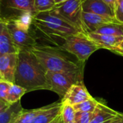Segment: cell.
<instances>
[{"mask_svg":"<svg viewBox=\"0 0 123 123\" xmlns=\"http://www.w3.org/2000/svg\"><path fill=\"white\" fill-rule=\"evenodd\" d=\"M17 55L14 84L25 89L27 92L49 90L47 71L35 55L30 50H19Z\"/></svg>","mask_w":123,"mask_h":123,"instance_id":"obj_1","label":"cell"},{"mask_svg":"<svg viewBox=\"0 0 123 123\" xmlns=\"http://www.w3.org/2000/svg\"><path fill=\"white\" fill-rule=\"evenodd\" d=\"M30 51L46 71L84 74V63L73 61L60 48L37 44Z\"/></svg>","mask_w":123,"mask_h":123,"instance_id":"obj_2","label":"cell"},{"mask_svg":"<svg viewBox=\"0 0 123 123\" xmlns=\"http://www.w3.org/2000/svg\"><path fill=\"white\" fill-rule=\"evenodd\" d=\"M32 25L41 34L51 38L58 37L64 40L68 36L81 33L74 25L51 10L35 14Z\"/></svg>","mask_w":123,"mask_h":123,"instance_id":"obj_3","label":"cell"},{"mask_svg":"<svg viewBox=\"0 0 123 123\" xmlns=\"http://www.w3.org/2000/svg\"><path fill=\"white\" fill-rule=\"evenodd\" d=\"M59 48L74 55L79 62L84 64L92 53L101 49L86 34L82 32L67 37Z\"/></svg>","mask_w":123,"mask_h":123,"instance_id":"obj_4","label":"cell"},{"mask_svg":"<svg viewBox=\"0 0 123 123\" xmlns=\"http://www.w3.org/2000/svg\"><path fill=\"white\" fill-rule=\"evenodd\" d=\"M84 74L46 72L47 81L49 90L56 93L62 99L72 85L78 81H83Z\"/></svg>","mask_w":123,"mask_h":123,"instance_id":"obj_5","label":"cell"},{"mask_svg":"<svg viewBox=\"0 0 123 123\" xmlns=\"http://www.w3.org/2000/svg\"><path fill=\"white\" fill-rule=\"evenodd\" d=\"M82 0H67L55 4L51 10L74 25L81 32L85 33L82 21Z\"/></svg>","mask_w":123,"mask_h":123,"instance_id":"obj_6","label":"cell"},{"mask_svg":"<svg viewBox=\"0 0 123 123\" xmlns=\"http://www.w3.org/2000/svg\"><path fill=\"white\" fill-rule=\"evenodd\" d=\"M5 19L11 38L18 52L19 50H30L37 44V37L33 32L30 30L26 32L19 29L10 18Z\"/></svg>","mask_w":123,"mask_h":123,"instance_id":"obj_7","label":"cell"},{"mask_svg":"<svg viewBox=\"0 0 123 123\" xmlns=\"http://www.w3.org/2000/svg\"><path fill=\"white\" fill-rule=\"evenodd\" d=\"M17 59V53H5L0 55V75L3 80L14 84Z\"/></svg>","mask_w":123,"mask_h":123,"instance_id":"obj_8","label":"cell"},{"mask_svg":"<svg viewBox=\"0 0 123 123\" xmlns=\"http://www.w3.org/2000/svg\"><path fill=\"white\" fill-rule=\"evenodd\" d=\"M92 97V96L85 86L84 81H80L71 86L64 97L61 99V102H67L74 106L85 100L91 99Z\"/></svg>","mask_w":123,"mask_h":123,"instance_id":"obj_9","label":"cell"},{"mask_svg":"<svg viewBox=\"0 0 123 123\" xmlns=\"http://www.w3.org/2000/svg\"><path fill=\"white\" fill-rule=\"evenodd\" d=\"M82 21L86 34L94 32L97 30L105 25L119 22L115 18H110L84 12H82Z\"/></svg>","mask_w":123,"mask_h":123,"instance_id":"obj_10","label":"cell"},{"mask_svg":"<svg viewBox=\"0 0 123 123\" xmlns=\"http://www.w3.org/2000/svg\"><path fill=\"white\" fill-rule=\"evenodd\" d=\"M88 37L98 45L101 48L109 50L115 53L118 45L123 40V37L114 36L106 34L90 32L86 34Z\"/></svg>","mask_w":123,"mask_h":123,"instance_id":"obj_11","label":"cell"},{"mask_svg":"<svg viewBox=\"0 0 123 123\" xmlns=\"http://www.w3.org/2000/svg\"><path fill=\"white\" fill-rule=\"evenodd\" d=\"M82 11L115 18L114 11L103 0H82Z\"/></svg>","mask_w":123,"mask_h":123,"instance_id":"obj_12","label":"cell"},{"mask_svg":"<svg viewBox=\"0 0 123 123\" xmlns=\"http://www.w3.org/2000/svg\"><path fill=\"white\" fill-rule=\"evenodd\" d=\"M18 50L11 38L5 18H0V55L17 53Z\"/></svg>","mask_w":123,"mask_h":123,"instance_id":"obj_13","label":"cell"},{"mask_svg":"<svg viewBox=\"0 0 123 123\" xmlns=\"http://www.w3.org/2000/svg\"><path fill=\"white\" fill-rule=\"evenodd\" d=\"M93 113V118L90 123H110L119 112L99 101Z\"/></svg>","mask_w":123,"mask_h":123,"instance_id":"obj_14","label":"cell"},{"mask_svg":"<svg viewBox=\"0 0 123 123\" xmlns=\"http://www.w3.org/2000/svg\"><path fill=\"white\" fill-rule=\"evenodd\" d=\"M61 109V101L48 105V107L38 114L31 123H50L60 113Z\"/></svg>","mask_w":123,"mask_h":123,"instance_id":"obj_15","label":"cell"},{"mask_svg":"<svg viewBox=\"0 0 123 123\" xmlns=\"http://www.w3.org/2000/svg\"><path fill=\"white\" fill-rule=\"evenodd\" d=\"M23 110L20 100L9 105V107L0 112V123H12Z\"/></svg>","mask_w":123,"mask_h":123,"instance_id":"obj_16","label":"cell"},{"mask_svg":"<svg viewBox=\"0 0 123 123\" xmlns=\"http://www.w3.org/2000/svg\"><path fill=\"white\" fill-rule=\"evenodd\" d=\"M7 8L18 11L20 13L29 12L36 14L34 8V0H5Z\"/></svg>","mask_w":123,"mask_h":123,"instance_id":"obj_17","label":"cell"},{"mask_svg":"<svg viewBox=\"0 0 123 123\" xmlns=\"http://www.w3.org/2000/svg\"><path fill=\"white\" fill-rule=\"evenodd\" d=\"M35 14L29 12H21L18 16L14 17H9L14 24L20 30L28 32L30 30V27L32 25L33 17Z\"/></svg>","mask_w":123,"mask_h":123,"instance_id":"obj_18","label":"cell"},{"mask_svg":"<svg viewBox=\"0 0 123 123\" xmlns=\"http://www.w3.org/2000/svg\"><path fill=\"white\" fill-rule=\"evenodd\" d=\"M94 32L123 37V23L120 22L109 23L102 26Z\"/></svg>","mask_w":123,"mask_h":123,"instance_id":"obj_19","label":"cell"},{"mask_svg":"<svg viewBox=\"0 0 123 123\" xmlns=\"http://www.w3.org/2000/svg\"><path fill=\"white\" fill-rule=\"evenodd\" d=\"M48 106V105H46L40 108L29 110H26L24 109L20 112V114L15 118L12 123H31V122L35 119V117L44 110H45Z\"/></svg>","mask_w":123,"mask_h":123,"instance_id":"obj_20","label":"cell"},{"mask_svg":"<svg viewBox=\"0 0 123 123\" xmlns=\"http://www.w3.org/2000/svg\"><path fill=\"white\" fill-rule=\"evenodd\" d=\"M25 89L22 88L20 86H18L15 84H11L8 94L6 97V103L9 105L14 104L21 99V98L27 93Z\"/></svg>","mask_w":123,"mask_h":123,"instance_id":"obj_21","label":"cell"},{"mask_svg":"<svg viewBox=\"0 0 123 123\" xmlns=\"http://www.w3.org/2000/svg\"><path fill=\"white\" fill-rule=\"evenodd\" d=\"M99 100L94 97H92L87 100H85L81 103L74 105V109L76 112H93L99 104Z\"/></svg>","mask_w":123,"mask_h":123,"instance_id":"obj_22","label":"cell"},{"mask_svg":"<svg viewBox=\"0 0 123 123\" xmlns=\"http://www.w3.org/2000/svg\"><path fill=\"white\" fill-rule=\"evenodd\" d=\"M76 111L74 109L73 105L61 102V115L62 117L63 123H70L74 122Z\"/></svg>","mask_w":123,"mask_h":123,"instance_id":"obj_23","label":"cell"},{"mask_svg":"<svg viewBox=\"0 0 123 123\" xmlns=\"http://www.w3.org/2000/svg\"><path fill=\"white\" fill-rule=\"evenodd\" d=\"M55 6V0H34V8L36 14L50 11Z\"/></svg>","mask_w":123,"mask_h":123,"instance_id":"obj_24","label":"cell"},{"mask_svg":"<svg viewBox=\"0 0 123 123\" xmlns=\"http://www.w3.org/2000/svg\"><path fill=\"white\" fill-rule=\"evenodd\" d=\"M93 112H76L74 122L75 123H90L93 118Z\"/></svg>","mask_w":123,"mask_h":123,"instance_id":"obj_25","label":"cell"},{"mask_svg":"<svg viewBox=\"0 0 123 123\" xmlns=\"http://www.w3.org/2000/svg\"><path fill=\"white\" fill-rule=\"evenodd\" d=\"M11 84L12 83L8 82L4 80H1L0 81V100L6 102L8 91Z\"/></svg>","mask_w":123,"mask_h":123,"instance_id":"obj_26","label":"cell"},{"mask_svg":"<svg viewBox=\"0 0 123 123\" xmlns=\"http://www.w3.org/2000/svg\"><path fill=\"white\" fill-rule=\"evenodd\" d=\"M115 17L117 21L123 23V0H116Z\"/></svg>","mask_w":123,"mask_h":123,"instance_id":"obj_27","label":"cell"},{"mask_svg":"<svg viewBox=\"0 0 123 123\" xmlns=\"http://www.w3.org/2000/svg\"><path fill=\"white\" fill-rule=\"evenodd\" d=\"M110 123H123V113L119 112L118 115L112 120Z\"/></svg>","mask_w":123,"mask_h":123,"instance_id":"obj_28","label":"cell"},{"mask_svg":"<svg viewBox=\"0 0 123 123\" xmlns=\"http://www.w3.org/2000/svg\"><path fill=\"white\" fill-rule=\"evenodd\" d=\"M115 12V4H116V0H103Z\"/></svg>","mask_w":123,"mask_h":123,"instance_id":"obj_29","label":"cell"},{"mask_svg":"<svg viewBox=\"0 0 123 123\" xmlns=\"http://www.w3.org/2000/svg\"><path fill=\"white\" fill-rule=\"evenodd\" d=\"M115 53H116V54H118V55H123V40L120 43V45H118L117 49Z\"/></svg>","mask_w":123,"mask_h":123,"instance_id":"obj_30","label":"cell"},{"mask_svg":"<svg viewBox=\"0 0 123 123\" xmlns=\"http://www.w3.org/2000/svg\"><path fill=\"white\" fill-rule=\"evenodd\" d=\"M50 123H63V119H62V117L61 115V113L53 120L51 121Z\"/></svg>","mask_w":123,"mask_h":123,"instance_id":"obj_31","label":"cell"},{"mask_svg":"<svg viewBox=\"0 0 123 123\" xmlns=\"http://www.w3.org/2000/svg\"><path fill=\"white\" fill-rule=\"evenodd\" d=\"M9 104H7L5 102H3L0 100V112H1L4 110H5L7 107H9Z\"/></svg>","mask_w":123,"mask_h":123,"instance_id":"obj_32","label":"cell"},{"mask_svg":"<svg viewBox=\"0 0 123 123\" xmlns=\"http://www.w3.org/2000/svg\"><path fill=\"white\" fill-rule=\"evenodd\" d=\"M66 1H67V0H55V4H58L63 3Z\"/></svg>","mask_w":123,"mask_h":123,"instance_id":"obj_33","label":"cell"},{"mask_svg":"<svg viewBox=\"0 0 123 123\" xmlns=\"http://www.w3.org/2000/svg\"><path fill=\"white\" fill-rule=\"evenodd\" d=\"M1 0H0V13H1Z\"/></svg>","mask_w":123,"mask_h":123,"instance_id":"obj_34","label":"cell"},{"mask_svg":"<svg viewBox=\"0 0 123 123\" xmlns=\"http://www.w3.org/2000/svg\"><path fill=\"white\" fill-rule=\"evenodd\" d=\"M1 80H3V79H2V78H1V75H0V81H1Z\"/></svg>","mask_w":123,"mask_h":123,"instance_id":"obj_35","label":"cell"},{"mask_svg":"<svg viewBox=\"0 0 123 123\" xmlns=\"http://www.w3.org/2000/svg\"><path fill=\"white\" fill-rule=\"evenodd\" d=\"M75 123V122H72V123Z\"/></svg>","mask_w":123,"mask_h":123,"instance_id":"obj_36","label":"cell"}]
</instances>
